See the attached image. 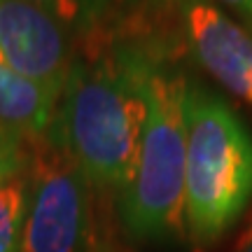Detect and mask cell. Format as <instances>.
Here are the masks:
<instances>
[{"instance_id": "2", "label": "cell", "mask_w": 252, "mask_h": 252, "mask_svg": "<svg viewBox=\"0 0 252 252\" xmlns=\"http://www.w3.org/2000/svg\"><path fill=\"white\" fill-rule=\"evenodd\" d=\"M252 201V135L231 105L201 84L187 91L185 222L189 243L206 250Z\"/></svg>"}, {"instance_id": "14", "label": "cell", "mask_w": 252, "mask_h": 252, "mask_svg": "<svg viewBox=\"0 0 252 252\" xmlns=\"http://www.w3.org/2000/svg\"><path fill=\"white\" fill-rule=\"evenodd\" d=\"M0 135H14V133H12V131H7V128H5V126L0 124ZM17 138H19V135H17Z\"/></svg>"}, {"instance_id": "3", "label": "cell", "mask_w": 252, "mask_h": 252, "mask_svg": "<svg viewBox=\"0 0 252 252\" xmlns=\"http://www.w3.org/2000/svg\"><path fill=\"white\" fill-rule=\"evenodd\" d=\"M187 91L185 75L166 70L161 63L150 65L138 166L119 194L122 226L133 241L166 243L187 236Z\"/></svg>"}, {"instance_id": "9", "label": "cell", "mask_w": 252, "mask_h": 252, "mask_svg": "<svg viewBox=\"0 0 252 252\" xmlns=\"http://www.w3.org/2000/svg\"><path fill=\"white\" fill-rule=\"evenodd\" d=\"M37 7H42L61 24L65 31H77L80 35H89L94 28H98L103 17L100 0H31Z\"/></svg>"}, {"instance_id": "11", "label": "cell", "mask_w": 252, "mask_h": 252, "mask_svg": "<svg viewBox=\"0 0 252 252\" xmlns=\"http://www.w3.org/2000/svg\"><path fill=\"white\" fill-rule=\"evenodd\" d=\"M234 252H252V215L248 217L245 226L241 229V234H238V238H236Z\"/></svg>"}, {"instance_id": "10", "label": "cell", "mask_w": 252, "mask_h": 252, "mask_svg": "<svg viewBox=\"0 0 252 252\" xmlns=\"http://www.w3.org/2000/svg\"><path fill=\"white\" fill-rule=\"evenodd\" d=\"M26 168V143L17 135H0V185Z\"/></svg>"}, {"instance_id": "15", "label": "cell", "mask_w": 252, "mask_h": 252, "mask_svg": "<svg viewBox=\"0 0 252 252\" xmlns=\"http://www.w3.org/2000/svg\"><path fill=\"white\" fill-rule=\"evenodd\" d=\"M100 2H103V9H105V7H108L110 0H100ZM117 2H126V5H128V0H117Z\"/></svg>"}, {"instance_id": "6", "label": "cell", "mask_w": 252, "mask_h": 252, "mask_svg": "<svg viewBox=\"0 0 252 252\" xmlns=\"http://www.w3.org/2000/svg\"><path fill=\"white\" fill-rule=\"evenodd\" d=\"M182 26L198 63L252 105V35L208 0H180Z\"/></svg>"}, {"instance_id": "4", "label": "cell", "mask_w": 252, "mask_h": 252, "mask_svg": "<svg viewBox=\"0 0 252 252\" xmlns=\"http://www.w3.org/2000/svg\"><path fill=\"white\" fill-rule=\"evenodd\" d=\"M26 175L21 252H96L112 241L98 206L100 191L52 131L26 143Z\"/></svg>"}, {"instance_id": "5", "label": "cell", "mask_w": 252, "mask_h": 252, "mask_svg": "<svg viewBox=\"0 0 252 252\" xmlns=\"http://www.w3.org/2000/svg\"><path fill=\"white\" fill-rule=\"evenodd\" d=\"M0 52L21 77L56 98L77 59L68 31L31 0H0Z\"/></svg>"}, {"instance_id": "13", "label": "cell", "mask_w": 252, "mask_h": 252, "mask_svg": "<svg viewBox=\"0 0 252 252\" xmlns=\"http://www.w3.org/2000/svg\"><path fill=\"white\" fill-rule=\"evenodd\" d=\"M96 252H126L124 248H122V245H117L115 243V241H110V243H105V245H100L98 250Z\"/></svg>"}, {"instance_id": "8", "label": "cell", "mask_w": 252, "mask_h": 252, "mask_svg": "<svg viewBox=\"0 0 252 252\" xmlns=\"http://www.w3.org/2000/svg\"><path fill=\"white\" fill-rule=\"evenodd\" d=\"M28 210L26 168L0 185V252H21Z\"/></svg>"}, {"instance_id": "12", "label": "cell", "mask_w": 252, "mask_h": 252, "mask_svg": "<svg viewBox=\"0 0 252 252\" xmlns=\"http://www.w3.org/2000/svg\"><path fill=\"white\" fill-rule=\"evenodd\" d=\"M229 7H234L238 14H243L248 21H252V0H222Z\"/></svg>"}, {"instance_id": "7", "label": "cell", "mask_w": 252, "mask_h": 252, "mask_svg": "<svg viewBox=\"0 0 252 252\" xmlns=\"http://www.w3.org/2000/svg\"><path fill=\"white\" fill-rule=\"evenodd\" d=\"M59 98L40 84L21 77L0 52V124L24 143L49 135Z\"/></svg>"}, {"instance_id": "1", "label": "cell", "mask_w": 252, "mask_h": 252, "mask_svg": "<svg viewBox=\"0 0 252 252\" xmlns=\"http://www.w3.org/2000/svg\"><path fill=\"white\" fill-rule=\"evenodd\" d=\"M152 63L159 61L98 37L75 59L59 98L52 133L100 194L119 196L135 173Z\"/></svg>"}]
</instances>
